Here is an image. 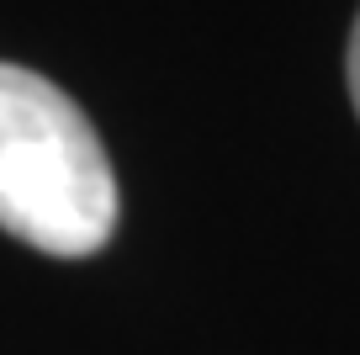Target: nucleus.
Segmentation results:
<instances>
[{
  "label": "nucleus",
  "instance_id": "1",
  "mask_svg": "<svg viewBox=\"0 0 360 355\" xmlns=\"http://www.w3.org/2000/svg\"><path fill=\"white\" fill-rule=\"evenodd\" d=\"M0 228L53 260L117 233V175L90 117L22 64H0Z\"/></svg>",
  "mask_w": 360,
  "mask_h": 355
},
{
  "label": "nucleus",
  "instance_id": "2",
  "mask_svg": "<svg viewBox=\"0 0 360 355\" xmlns=\"http://www.w3.org/2000/svg\"><path fill=\"white\" fill-rule=\"evenodd\" d=\"M345 75H349V101L360 111V16H355V32H349V58H345Z\"/></svg>",
  "mask_w": 360,
  "mask_h": 355
}]
</instances>
